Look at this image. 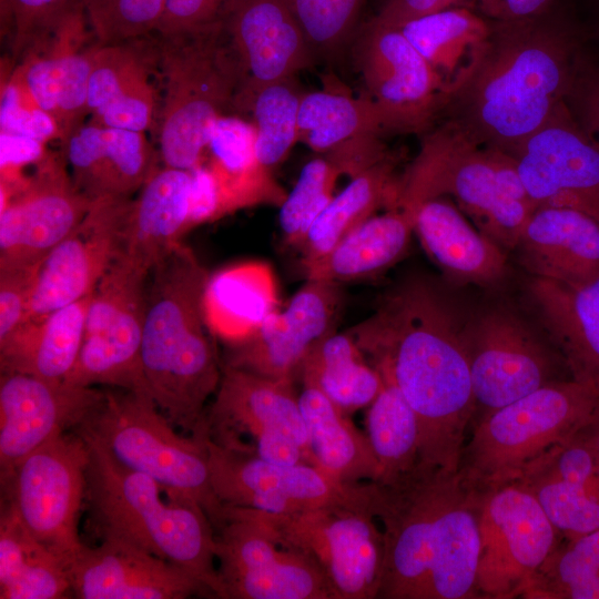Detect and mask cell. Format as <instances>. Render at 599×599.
I'll return each mask as SVG.
<instances>
[{
    "mask_svg": "<svg viewBox=\"0 0 599 599\" xmlns=\"http://www.w3.org/2000/svg\"><path fill=\"white\" fill-rule=\"evenodd\" d=\"M206 165L215 176L226 215L257 205L280 207L287 196L272 171L257 159L255 129L235 114L219 118L213 126Z\"/></svg>",
    "mask_w": 599,
    "mask_h": 599,
    "instance_id": "836d02e7",
    "label": "cell"
},
{
    "mask_svg": "<svg viewBox=\"0 0 599 599\" xmlns=\"http://www.w3.org/2000/svg\"><path fill=\"white\" fill-rule=\"evenodd\" d=\"M81 599H185L209 590L176 565L133 545L102 538L83 546L69 567Z\"/></svg>",
    "mask_w": 599,
    "mask_h": 599,
    "instance_id": "4316f807",
    "label": "cell"
},
{
    "mask_svg": "<svg viewBox=\"0 0 599 599\" xmlns=\"http://www.w3.org/2000/svg\"><path fill=\"white\" fill-rule=\"evenodd\" d=\"M202 308L212 334L227 345L245 341L278 311L272 267L263 262H245L210 274Z\"/></svg>",
    "mask_w": 599,
    "mask_h": 599,
    "instance_id": "e575fe53",
    "label": "cell"
},
{
    "mask_svg": "<svg viewBox=\"0 0 599 599\" xmlns=\"http://www.w3.org/2000/svg\"><path fill=\"white\" fill-rule=\"evenodd\" d=\"M1 132L31 138L43 143L52 139L59 140L54 121L37 104L13 70L2 85Z\"/></svg>",
    "mask_w": 599,
    "mask_h": 599,
    "instance_id": "f907efd6",
    "label": "cell"
},
{
    "mask_svg": "<svg viewBox=\"0 0 599 599\" xmlns=\"http://www.w3.org/2000/svg\"><path fill=\"white\" fill-rule=\"evenodd\" d=\"M414 219L402 207L370 216L325 255L301 262L306 280L341 284L386 271L408 250Z\"/></svg>",
    "mask_w": 599,
    "mask_h": 599,
    "instance_id": "d590c367",
    "label": "cell"
},
{
    "mask_svg": "<svg viewBox=\"0 0 599 599\" xmlns=\"http://www.w3.org/2000/svg\"><path fill=\"white\" fill-rule=\"evenodd\" d=\"M94 43L82 0H78L27 47L12 68L37 104L54 121L60 143L88 120Z\"/></svg>",
    "mask_w": 599,
    "mask_h": 599,
    "instance_id": "44dd1931",
    "label": "cell"
},
{
    "mask_svg": "<svg viewBox=\"0 0 599 599\" xmlns=\"http://www.w3.org/2000/svg\"><path fill=\"white\" fill-rule=\"evenodd\" d=\"M464 344L476 404L473 423L564 379L558 376L560 365H566L560 354L506 309H488L467 319Z\"/></svg>",
    "mask_w": 599,
    "mask_h": 599,
    "instance_id": "2e32d148",
    "label": "cell"
},
{
    "mask_svg": "<svg viewBox=\"0 0 599 599\" xmlns=\"http://www.w3.org/2000/svg\"><path fill=\"white\" fill-rule=\"evenodd\" d=\"M354 61L387 133L427 132L440 118L447 98L439 79L399 28L375 18L364 23Z\"/></svg>",
    "mask_w": 599,
    "mask_h": 599,
    "instance_id": "e0dca14e",
    "label": "cell"
},
{
    "mask_svg": "<svg viewBox=\"0 0 599 599\" xmlns=\"http://www.w3.org/2000/svg\"><path fill=\"white\" fill-rule=\"evenodd\" d=\"M149 274L121 255L114 261L92 292L81 349L64 382L151 395L141 354Z\"/></svg>",
    "mask_w": 599,
    "mask_h": 599,
    "instance_id": "7c38bea8",
    "label": "cell"
},
{
    "mask_svg": "<svg viewBox=\"0 0 599 599\" xmlns=\"http://www.w3.org/2000/svg\"><path fill=\"white\" fill-rule=\"evenodd\" d=\"M87 496L102 538L141 548L184 569L213 597L224 599L215 566V529L194 499L119 463L91 434Z\"/></svg>",
    "mask_w": 599,
    "mask_h": 599,
    "instance_id": "5b68a950",
    "label": "cell"
},
{
    "mask_svg": "<svg viewBox=\"0 0 599 599\" xmlns=\"http://www.w3.org/2000/svg\"><path fill=\"white\" fill-rule=\"evenodd\" d=\"M293 383L222 364V378L205 414L206 434L224 446L250 437L254 453L268 461L313 465Z\"/></svg>",
    "mask_w": 599,
    "mask_h": 599,
    "instance_id": "4fadbf2b",
    "label": "cell"
},
{
    "mask_svg": "<svg viewBox=\"0 0 599 599\" xmlns=\"http://www.w3.org/2000/svg\"><path fill=\"white\" fill-rule=\"evenodd\" d=\"M132 197L94 200L81 223L43 260L35 277L28 321L41 319L94 291L122 252Z\"/></svg>",
    "mask_w": 599,
    "mask_h": 599,
    "instance_id": "7402d4cb",
    "label": "cell"
},
{
    "mask_svg": "<svg viewBox=\"0 0 599 599\" xmlns=\"http://www.w3.org/2000/svg\"><path fill=\"white\" fill-rule=\"evenodd\" d=\"M191 173L159 167L132 197L121 256L150 273L186 234Z\"/></svg>",
    "mask_w": 599,
    "mask_h": 599,
    "instance_id": "4dcf8cb0",
    "label": "cell"
},
{
    "mask_svg": "<svg viewBox=\"0 0 599 599\" xmlns=\"http://www.w3.org/2000/svg\"><path fill=\"white\" fill-rule=\"evenodd\" d=\"M75 187L91 201L133 196L159 169L145 132L85 121L61 143Z\"/></svg>",
    "mask_w": 599,
    "mask_h": 599,
    "instance_id": "83f0119b",
    "label": "cell"
},
{
    "mask_svg": "<svg viewBox=\"0 0 599 599\" xmlns=\"http://www.w3.org/2000/svg\"><path fill=\"white\" fill-rule=\"evenodd\" d=\"M40 265L0 270V342L27 323Z\"/></svg>",
    "mask_w": 599,
    "mask_h": 599,
    "instance_id": "f5cc1de1",
    "label": "cell"
},
{
    "mask_svg": "<svg viewBox=\"0 0 599 599\" xmlns=\"http://www.w3.org/2000/svg\"><path fill=\"white\" fill-rule=\"evenodd\" d=\"M342 174L339 166L327 156L315 158L304 165L280 206V227L290 246H302L313 223L333 199Z\"/></svg>",
    "mask_w": 599,
    "mask_h": 599,
    "instance_id": "7dc6e473",
    "label": "cell"
},
{
    "mask_svg": "<svg viewBox=\"0 0 599 599\" xmlns=\"http://www.w3.org/2000/svg\"><path fill=\"white\" fill-rule=\"evenodd\" d=\"M560 537L537 499L518 481L485 489L477 570L481 599L522 597Z\"/></svg>",
    "mask_w": 599,
    "mask_h": 599,
    "instance_id": "9a60e30c",
    "label": "cell"
},
{
    "mask_svg": "<svg viewBox=\"0 0 599 599\" xmlns=\"http://www.w3.org/2000/svg\"><path fill=\"white\" fill-rule=\"evenodd\" d=\"M74 432L49 439L1 478V502L68 567L84 546L78 527L90 460L87 441Z\"/></svg>",
    "mask_w": 599,
    "mask_h": 599,
    "instance_id": "8fae6325",
    "label": "cell"
},
{
    "mask_svg": "<svg viewBox=\"0 0 599 599\" xmlns=\"http://www.w3.org/2000/svg\"><path fill=\"white\" fill-rule=\"evenodd\" d=\"M104 394L105 389L100 387L1 373V478L49 439L79 428L101 404Z\"/></svg>",
    "mask_w": 599,
    "mask_h": 599,
    "instance_id": "603a6c76",
    "label": "cell"
},
{
    "mask_svg": "<svg viewBox=\"0 0 599 599\" xmlns=\"http://www.w3.org/2000/svg\"><path fill=\"white\" fill-rule=\"evenodd\" d=\"M313 466L348 484L374 481L380 467L369 439L346 415L314 386H303L298 395Z\"/></svg>",
    "mask_w": 599,
    "mask_h": 599,
    "instance_id": "74e56055",
    "label": "cell"
},
{
    "mask_svg": "<svg viewBox=\"0 0 599 599\" xmlns=\"http://www.w3.org/2000/svg\"><path fill=\"white\" fill-rule=\"evenodd\" d=\"M578 434L599 459V418L589 424Z\"/></svg>",
    "mask_w": 599,
    "mask_h": 599,
    "instance_id": "680465c9",
    "label": "cell"
},
{
    "mask_svg": "<svg viewBox=\"0 0 599 599\" xmlns=\"http://www.w3.org/2000/svg\"><path fill=\"white\" fill-rule=\"evenodd\" d=\"M573 92L578 93L579 111L586 132L599 145V72L576 79Z\"/></svg>",
    "mask_w": 599,
    "mask_h": 599,
    "instance_id": "6f0895ef",
    "label": "cell"
},
{
    "mask_svg": "<svg viewBox=\"0 0 599 599\" xmlns=\"http://www.w3.org/2000/svg\"><path fill=\"white\" fill-rule=\"evenodd\" d=\"M296 379L318 388L346 413L368 406L384 386L347 331L321 339L304 358Z\"/></svg>",
    "mask_w": 599,
    "mask_h": 599,
    "instance_id": "ab89813d",
    "label": "cell"
},
{
    "mask_svg": "<svg viewBox=\"0 0 599 599\" xmlns=\"http://www.w3.org/2000/svg\"><path fill=\"white\" fill-rule=\"evenodd\" d=\"M387 133L383 115L368 98L331 91L306 92L298 113V141L331 155Z\"/></svg>",
    "mask_w": 599,
    "mask_h": 599,
    "instance_id": "60d3db41",
    "label": "cell"
},
{
    "mask_svg": "<svg viewBox=\"0 0 599 599\" xmlns=\"http://www.w3.org/2000/svg\"><path fill=\"white\" fill-rule=\"evenodd\" d=\"M313 54L332 53L354 33L364 0H288Z\"/></svg>",
    "mask_w": 599,
    "mask_h": 599,
    "instance_id": "681fc988",
    "label": "cell"
},
{
    "mask_svg": "<svg viewBox=\"0 0 599 599\" xmlns=\"http://www.w3.org/2000/svg\"><path fill=\"white\" fill-rule=\"evenodd\" d=\"M451 196L474 225L505 248H516L536 205L508 153L476 142L448 122L427 131L390 207L414 213L423 202Z\"/></svg>",
    "mask_w": 599,
    "mask_h": 599,
    "instance_id": "8992f818",
    "label": "cell"
},
{
    "mask_svg": "<svg viewBox=\"0 0 599 599\" xmlns=\"http://www.w3.org/2000/svg\"><path fill=\"white\" fill-rule=\"evenodd\" d=\"M414 215V232L424 250L450 280L489 285L504 277V248L473 227L446 196L420 203Z\"/></svg>",
    "mask_w": 599,
    "mask_h": 599,
    "instance_id": "f546056e",
    "label": "cell"
},
{
    "mask_svg": "<svg viewBox=\"0 0 599 599\" xmlns=\"http://www.w3.org/2000/svg\"><path fill=\"white\" fill-rule=\"evenodd\" d=\"M209 276L181 242L152 268L146 287L141 353L145 379L160 410L190 435L205 428V406L222 378L202 308Z\"/></svg>",
    "mask_w": 599,
    "mask_h": 599,
    "instance_id": "277c9868",
    "label": "cell"
},
{
    "mask_svg": "<svg viewBox=\"0 0 599 599\" xmlns=\"http://www.w3.org/2000/svg\"><path fill=\"white\" fill-rule=\"evenodd\" d=\"M341 304L339 284L306 280L284 311L268 316L245 341L227 345L223 365L296 380L309 351L335 332Z\"/></svg>",
    "mask_w": 599,
    "mask_h": 599,
    "instance_id": "cb8c5ba5",
    "label": "cell"
},
{
    "mask_svg": "<svg viewBox=\"0 0 599 599\" xmlns=\"http://www.w3.org/2000/svg\"><path fill=\"white\" fill-rule=\"evenodd\" d=\"M166 0H82L89 30L101 44L155 34Z\"/></svg>",
    "mask_w": 599,
    "mask_h": 599,
    "instance_id": "c3c4849f",
    "label": "cell"
},
{
    "mask_svg": "<svg viewBox=\"0 0 599 599\" xmlns=\"http://www.w3.org/2000/svg\"><path fill=\"white\" fill-rule=\"evenodd\" d=\"M539 502L566 540L599 529V486L527 465L516 479Z\"/></svg>",
    "mask_w": 599,
    "mask_h": 599,
    "instance_id": "f6af8a7d",
    "label": "cell"
},
{
    "mask_svg": "<svg viewBox=\"0 0 599 599\" xmlns=\"http://www.w3.org/2000/svg\"><path fill=\"white\" fill-rule=\"evenodd\" d=\"M466 321L434 283L409 278L347 329L383 379L413 408L418 460L457 471L476 404L464 344Z\"/></svg>",
    "mask_w": 599,
    "mask_h": 599,
    "instance_id": "6da1fadb",
    "label": "cell"
},
{
    "mask_svg": "<svg viewBox=\"0 0 599 599\" xmlns=\"http://www.w3.org/2000/svg\"><path fill=\"white\" fill-rule=\"evenodd\" d=\"M72 592L69 567L1 502L0 598L60 599Z\"/></svg>",
    "mask_w": 599,
    "mask_h": 599,
    "instance_id": "f35d334b",
    "label": "cell"
},
{
    "mask_svg": "<svg viewBox=\"0 0 599 599\" xmlns=\"http://www.w3.org/2000/svg\"><path fill=\"white\" fill-rule=\"evenodd\" d=\"M219 20L242 71L235 104L250 92L295 77L313 63L315 55L288 0H227Z\"/></svg>",
    "mask_w": 599,
    "mask_h": 599,
    "instance_id": "d4e9b609",
    "label": "cell"
},
{
    "mask_svg": "<svg viewBox=\"0 0 599 599\" xmlns=\"http://www.w3.org/2000/svg\"><path fill=\"white\" fill-rule=\"evenodd\" d=\"M304 92L295 77L265 84L241 98L236 111L252 114L258 161L271 171L298 142V113Z\"/></svg>",
    "mask_w": 599,
    "mask_h": 599,
    "instance_id": "7bdbcfd3",
    "label": "cell"
},
{
    "mask_svg": "<svg viewBox=\"0 0 599 599\" xmlns=\"http://www.w3.org/2000/svg\"><path fill=\"white\" fill-rule=\"evenodd\" d=\"M236 508L262 525L278 545L309 558L337 599L377 598L384 536L369 507L338 505L292 514Z\"/></svg>",
    "mask_w": 599,
    "mask_h": 599,
    "instance_id": "30bf717a",
    "label": "cell"
},
{
    "mask_svg": "<svg viewBox=\"0 0 599 599\" xmlns=\"http://www.w3.org/2000/svg\"><path fill=\"white\" fill-rule=\"evenodd\" d=\"M528 294L570 378L599 393V272L573 281L531 276Z\"/></svg>",
    "mask_w": 599,
    "mask_h": 599,
    "instance_id": "f1b7e54d",
    "label": "cell"
},
{
    "mask_svg": "<svg viewBox=\"0 0 599 599\" xmlns=\"http://www.w3.org/2000/svg\"><path fill=\"white\" fill-rule=\"evenodd\" d=\"M227 0H166L155 34L161 37L201 30L219 21Z\"/></svg>",
    "mask_w": 599,
    "mask_h": 599,
    "instance_id": "db71d44e",
    "label": "cell"
},
{
    "mask_svg": "<svg viewBox=\"0 0 599 599\" xmlns=\"http://www.w3.org/2000/svg\"><path fill=\"white\" fill-rule=\"evenodd\" d=\"M554 0H475L477 11L495 22H515L548 12Z\"/></svg>",
    "mask_w": 599,
    "mask_h": 599,
    "instance_id": "11a10c76",
    "label": "cell"
},
{
    "mask_svg": "<svg viewBox=\"0 0 599 599\" xmlns=\"http://www.w3.org/2000/svg\"><path fill=\"white\" fill-rule=\"evenodd\" d=\"M212 488L225 506L292 514L328 506H367L366 481H339L308 463L281 464L223 446L202 433Z\"/></svg>",
    "mask_w": 599,
    "mask_h": 599,
    "instance_id": "5bb4252c",
    "label": "cell"
},
{
    "mask_svg": "<svg viewBox=\"0 0 599 599\" xmlns=\"http://www.w3.org/2000/svg\"><path fill=\"white\" fill-rule=\"evenodd\" d=\"M508 154L536 207L572 209L599 222V145L567 101Z\"/></svg>",
    "mask_w": 599,
    "mask_h": 599,
    "instance_id": "ffe728a7",
    "label": "cell"
},
{
    "mask_svg": "<svg viewBox=\"0 0 599 599\" xmlns=\"http://www.w3.org/2000/svg\"><path fill=\"white\" fill-rule=\"evenodd\" d=\"M395 161H382L352 177L351 182L326 205L313 223L302 246V262L329 252L380 206L389 207L397 176Z\"/></svg>",
    "mask_w": 599,
    "mask_h": 599,
    "instance_id": "b9f144b4",
    "label": "cell"
},
{
    "mask_svg": "<svg viewBox=\"0 0 599 599\" xmlns=\"http://www.w3.org/2000/svg\"><path fill=\"white\" fill-rule=\"evenodd\" d=\"M384 559L376 599H481L477 587L485 489L458 470L417 461L366 481Z\"/></svg>",
    "mask_w": 599,
    "mask_h": 599,
    "instance_id": "7a4b0ae2",
    "label": "cell"
},
{
    "mask_svg": "<svg viewBox=\"0 0 599 599\" xmlns=\"http://www.w3.org/2000/svg\"><path fill=\"white\" fill-rule=\"evenodd\" d=\"M156 39L160 156L164 166L191 171L203 163L219 118L234 110L241 67L220 20L197 31L156 34Z\"/></svg>",
    "mask_w": 599,
    "mask_h": 599,
    "instance_id": "52a82bcc",
    "label": "cell"
},
{
    "mask_svg": "<svg viewBox=\"0 0 599 599\" xmlns=\"http://www.w3.org/2000/svg\"><path fill=\"white\" fill-rule=\"evenodd\" d=\"M223 519L215 555L224 599H337L309 558L278 545L236 507L224 505Z\"/></svg>",
    "mask_w": 599,
    "mask_h": 599,
    "instance_id": "ac0fdd59",
    "label": "cell"
},
{
    "mask_svg": "<svg viewBox=\"0 0 599 599\" xmlns=\"http://www.w3.org/2000/svg\"><path fill=\"white\" fill-rule=\"evenodd\" d=\"M526 587L527 599H599V529L566 540Z\"/></svg>",
    "mask_w": 599,
    "mask_h": 599,
    "instance_id": "bcb514c9",
    "label": "cell"
},
{
    "mask_svg": "<svg viewBox=\"0 0 599 599\" xmlns=\"http://www.w3.org/2000/svg\"><path fill=\"white\" fill-rule=\"evenodd\" d=\"M397 28L436 73L448 103L480 64L490 42L494 21L475 9L456 6L409 20Z\"/></svg>",
    "mask_w": 599,
    "mask_h": 599,
    "instance_id": "d6a6232c",
    "label": "cell"
},
{
    "mask_svg": "<svg viewBox=\"0 0 599 599\" xmlns=\"http://www.w3.org/2000/svg\"><path fill=\"white\" fill-rule=\"evenodd\" d=\"M156 34L116 43L95 42L88 85V120L108 128L145 132L158 116Z\"/></svg>",
    "mask_w": 599,
    "mask_h": 599,
    "instance_id": "484cf974",
    "label": "cell"
},
{
    "mask_svg": "<svg viewBox=\"0 0 599 599\" xmlns=\"http://www.w3.org/2000/svg\"><path fill=\"white\" fill-rule=\"evenodd\" d=\"M383 380L384 386L366 414V435L380 467L377 480L408 470L419 457L416 415L398 387Z\"/></svg>",
    "mask_w": 599,
    "mask_h": 599,
    "instance_id": "ee69618b",
    "label": "cell"
},
{
    "mask_svg": "<svg viewBox=\"0 0 599 599\" xmlns=\"http://www.w3.org/2000/svg\"><path fill=\"white\" fill-rule=\"evenodd\" d=\"M79 428L125 467L197 501L215 530L222 526L224 505L211 485L202 433L179 434L150 394L105 389L101 404Z\"/></svg>",
    "mask_w": 599,
    "mask_h": 599,
    "instance_id": "9c48e42d",
    "label": "cell"
},
{
    "mask_svg": "<svg viewBox=\"0 0 599 599\" xmlns=\"http://www.w3.org/2000/svg\"><path fill=\"white\" fill-rule=\"evenodd\" d=\"M599 418V393L558 379L473 423L459 471L489 489L516 480L524 468Z\"/></svg>",
    "mask_w": 599,
    "mask_h": 599,
    "instance_id": "ba28073f",
    "label": "cell"
},
{
    "mask_svg": "<svg viewBox=\"0 0 599 599\" xmlns=\"http://www.w3.org/2000/svg\"><path fill=\"white\" fill-rule=\"evenodd\" d=\"M0 195V270L41 264L93 203L75 187L62 152L47 153L17 189Z\"/></svg>",
    "mask_w": 599,
    "mask_h": 599,
    "instance_id": "d6986e66",
    "label": "cell"
},
{
    "mask_svg": "<svg viewBox=\"0 0 599 599\" xmlns=\"http://www.w3.org/2000/svg\"><path fill=\"white\" fill-rule=\"evenodd\" d=\"M92 293L38 321H28L0 342L1 373L64 380L79 356Z\"/></svg>",
    "mask_w": 599,
    "mask_h": 599,
    "instance_id": "8d00e7d4",
    "label": "cell"
},
{
    "mask_svg": "<svg viewBox=\"0 0 599 599\" xmlns=\"http://www.w3.org/2000/svg\"><path fill=\"white\" fill-rule=\"evenodd\" d=\"M576 44L547 17L495 22L473 77L440 116L478 143L509 153L572 92Z\"/></svg>",
    "mask_w": 599,
    "mask_h": 599,
    "instance_id": "3957f363",
    "label": "cell"
},
{
    "mask_svg": "<svg viewBox=\"0 0 599 599\" xmlns=\"http://www.w3.org/2000/svg\"><path fill=\"white\" fill-rule=\"evenodd\" d=\"M78 0H1V16L16 62L27 47Z\"/></svg>",
    "mask_w": 599,
    "mask_h": 599,
    "instance_id": "816d5d0a",
    "label": "cell"
},
{
    "mask_svg": "<svg viewBox=\"0 0 599 599\" xmlns=\"http://www.w3.org/2000/svg\"><path fill=\"white\" fill-rule=\"evenodd\" d=\"M516 248L531 276L580 280L599 272V222L577 210L539 206Z\"/></svg>",
    "mask_w": 599,
    "mask_h": 599,
    "instance_id": "1f68e13d",
    "label": "cell"
},
{
    "mask_svg": "<svg viewBox=\"0 0 599 599\" xmlns=\"http://www.w3.org/2000/svg\"><path fill=\"white\" fill-rule=\"evenodd\" d=\"M464 1L466 0H383L374 18L397 28L418 17L460 6Z\"/></svg>",
    "mask_w": 599,
    "mask_h": 599,
    "instance_id": "9f6ffc18",
    "label": "cell"
}]
</instances>
